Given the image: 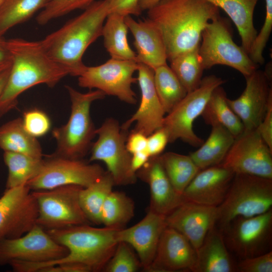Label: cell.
I'll return each instance as SVG.
<instances>
[{
    "label": "cell",
    "mask_w": 272,
    "mask_h": 272,
    "mask_svg": "<svg viewBox=\"0 0 272 272\" xmlns=\"http://www.w3.org/2000/svg\"><path fill=\"white\" fill-rule=\"evenodd\" d=\"M147 14L162 34L169 61L199 46L207 24L220 16L219 8L206 0H160Z\"/></svg>",
    "instance_id": "obj_1"
},
{
    "label": "cell",
    "mask_w": 272,
    "mask_h": 272,
    "mask_svg": "<svg viewBox=\"0 0 272 272\" xmlns=\"http://www.w3.org/2000/svg\"><path fill=\"white\" fill-rule=\"evenodd\" d=\"M12 64L5 88L0 96V117L15 108L18 97L29 88L39 84L54 87L70 75L67 69L55 61L40 41L22 38L6 40Z\"/></svg>",
    "instance_id": "obj_2"
},
{
    "label": "cell",
    "mask_w": 272,
    "mask_h": 272,
    "mask_svg": "<svg viewBox=\"0 0 272 272\" xmlns=\"http://www.w3.org/2000/svg\"><path fill=\"white\" fill-rule=\"evenodd\" d=\"M109 14L107 1H96L40 42L47 53L69 70L70 75L79 77L87 66L83 62V56L102 36L104 22Z\"/></svg>",
    "instance_id": "obj_3"
},
{
    "label": "cell",
    "mask_w": 272,
    "mask_h": 272,
    "mask_svg": "<svg viewBox=\"0 0 272 272\" xmlns=\"http://www.w3.org/2000/svg\"><path fill=\"white\" fill-rule=\"evenodd\" d=\"M118 230L98 228L82 224L47 230L50 236L64 246L68 253L59 259L42 263L19 261L15 265L17 272H37L40 268L64 263H79L93 271L103 270L113 254L118 241Z\"/></svg>",
    "instance_id": "obj_4"
},
{
    "label": "cell",
    "mask_w": 272,
    "mask_h": 272,
    "mask_svg": "<svg viewBox=\"0 0 272 272\" xmlns=\"http://www.w3.org/2000/svg\"><path fill=\"white\" fill-rule=\"evenodd\" d=\"M71 102V114L67 122L54 128L52 134L56 143L52 155L56 156L83 159L90 151L92 140L96 135L90 115L92 103L105 98L106 95L99 90L83 93L71 86H65Z\"/></svg>",
    "instance_id": "obj_5"
},
{
    "label": "cell",
    "mask_w": 272,
    "mask_h": 272,
    "mask_svg": "<svg viewBox=\"0 0 272 272\" xmlns=\"http://www.w3.org/2000/svg\"><path fill=\"white\" fill-rule=\"evenodd\" d=\"M271 206L272 179L235 174L225 198L217 207L216 225L222 230L237 217L259 215Z\"/></svg>",
    "instance_id": "obj_6"
},
{
    "label": "cell",
    "mask_w": 272,
    "mask_h": 272,
    "mask_svg": "<svg viewBox=\"0 0 272 272\" xmlns=\"http://www.w3.org/2000/svg\"><path fill=\"white\" fill-rule=\"evenodd\" d=\"M199 54L205 70L218 64L232 67L247 77L258 69L249 54L234 41L227 20L219 16L203 30Z\"/></svg>",
    "instance_id": "obj_7"
},
{
    "label": "cell",
    "mask_w": 272,
    "mask_h": 272,
    "mask_svg": "<svg viewBox=\"0 0 272 272\" xmlns=\"http://www.w3.org/2000/svg\"><path fill=\"white\" fill-rule=\"evenodd\" d=\"M96 134L98 139L90 149L89 162H104L115 185L134 184L138 178L131 167V154L126 148L128 130L121 128L116 119L110 117L96 128Z\"/></svg>",
    "instance_id": "obj_8"
},
{
    "label": "cell",
    "mask_w": 272,
    "mask_h": 272,
    "mask_svg": "<svg viewBox=\"0 0 272 272\" xmlns=\"http://www.w3.org/2000/svg\"><path fill=\"white\" fill-rule=\"evenodd\" d=\"M225 82L214 75L203 78L199 86L187 93L165 116L162 127L167 134L169 143L180 139L193 147L201 146L204 141L195 133L193 122L201 115L213 91Z\"/></svg>",
    "instance_id": "obj_9"
},
{
    "label": "cell",
    "mask_w": 272,
    "mask_h": 272,
    "mask_svg": "<svg viewBox=\"0 0 272 272\" xmlns=\"http://www.w3.org/2000/svg\"><path fill=\"white\" fill-rule=\"evenodd\" d=\"M82 188L67 185L32 191L38 207L37 224L46 230L91 224L80 204L79 193Z\"/></svg>",
    "instance_id": "obj_10"
},
{
    "label": "cell",
    "mask_w": 272,
    "mask_h": 272,
    "mask_svg": "<svg viewBox=\"0 0 272 272\" xmlns=\"http://www.w3.org/2000/svg\"><path fill=\"white\" fill-rule=\"evenodd\" d=\"M105 172L98 164L51 154L43 159L40 171L26 184L33 191L49 190L67 185L86 187Z\"/></svg>",
    "instance_id": "obj_11"
},
{
    "label": "cell",
    "mask_w": 272,
    "mask_h": 272,
    "mask_svg": "<svg viewBox=\"0 0 272 272\" xmlns=\"http://www.w3.org/2000/svg\"><path fill=\"white\" fill-rule=\"evenodd\" d=\"M220 230L229 250L241 259L264 254L271 250L272 210L237 217Z\"/></svg>",
    "instance_id": "obj_12"
},
{
    "label": "cell",
    "mask_w": 272,
    "mask_h": 272,
    "mask_svg": "<svg viewBox=\"0 0 272 272\" xmlns=\"http://www.w3.org/2000/svg\"><path fill=\"white\" fill-rule=\"evenodd\" d=\"M138 66L139 63L135 60L111 58L99 65L87 66L78 77V85L90 90H99L106 95L113 96L126 103L134 105L137 99L131 85L138 82L133 74Z\"/></svg>",
    "instance_id": "obj_13"
},
{
    "label": "cell",
    "mask_w": 272,
    "mask_h": 272,
    "mask_svg": "<svg viewBox=\"0 0 272 272\" xmlns=\"http://www.w3.org/2000/svg\"><path fill=\"white\" fill-rule=\"evenodd\" d=\"M67 249L56 242L41 226L35 225L24 235L0 242V265L14 261L42 263L64 257Z\"/></svg>",
    "instance_id": "obj_14"
},
{
    "label": "cell",
    "mask_w": 272,
    "mask_h": 272,
    "mask_svg": "<svg viewBox=\"0 0 272 272\" xmlns=\"http://www.w3.org/2000/svg\"><path fill=\"white\" fill-rule=\"evenodd\" d=\"M221 165L235 174L272 179V150L256 129H244L235 138Z\"/></svg>",
    "instance_id": "obj_15"
},
{
    "label": "cell",
    "mask_w": 272,
    "mask_h": 272,
    "mask_svg": "<svg viewBox=\"0 0 272 272\" xmlns=\"http://www.w3.org/2000/svg\"><path fill=\"white\" fill-rule=\"evenodd\" d=\"M37 217V201L27 184L5 189L0 197V242L24 235Z\"/></svg>",
    "instance_id": "obj_16"
},
{
    "label": "cell",
    "mask_w": 272,
    "mask_h": 272,
    "mask_svg": "<svg viewBox=\"0 0 272 272\" xmlns=\"http://www.w3.org/2000/svg\"><path fill=\"white\" fill-rule=\"evenodd\" d=\"M245 88L236 99L228 103L241 120L245 130L256 129L262 120L272 99L271 71L257 69L245 77Z\"/></svg>",
    "instance_id": "obj_17"
},
{
    "label": "cell",
    "mask_w": 272,
    "mask_h": 272,
    "mask_svg": "<svg viewBox=\"0 0 272 272\" xmlns=\"http://www.w3.org/2000/svg\"><path fill=\"white\" fill-rule=\"evenodd\" d=\"M196 261V250L189 240L176 230L167 226L147 271H193Z\"/></svg>",
    "instance_id": "obj_18"
},
{
    "label": "cell",
    "mask_w": 272,
    "mask_h": 272,
    "mask_svg": "<svg viewBox=\"0 0 272 272\" xmlns=\"http://www.w3.org/2000/svg\"><path fill=\"white\" fill-rule=\"evenodd\" d=\"M138 82L141 92L140 104L136 112L121 126L128 130L135 122L132 130L149 136L162 127L165 112L158 97L154 83V70L139 63Z\"/></svg>",
    "instance_id": "obj_19"
},
{
    "label": "cell",
    "mask_w": 272,
    "mask_h": 272,
    "mask_svg": "<svg viewBox=\"0 0 272 272\" xmlns=\"http://www.w3.org/2000/svg\"><path fill=\"white\" fill-rule=\"evenodd\" d=\"M217 207L186 201L166 217L167 226L184 235L196 250L216 225Z\"/></svg>",
    "instance_id": "obj_20"
},
{
    "label": "cell",
    "mask_w": 272,
    "mask_h": 272,
    "mask_svg": "<svg viewBox=\"0 0 272 272\" xmlns=\"http://www.w3.org/2000/svg\"><path fill=\"white\" fill-rule=\"evenodd\" d=\"M167 226L166 217L148 210L138 223L117 232L118 242L128 244L138 254L142 267L147 271L156 254L162 233Z\"/></svg>",
    "instance_id": "obj_21"
},
{
    "label": "cell",
    "mask_w": 272,
    "mask_h": 272,
    "mask_svg": "<svg viewBox=\"0 0 272 272\" xmlns=\"http://www.w3.org/2000/svg\"><path fill=\"white\" fill-rule=\"evenodd\" d=\"M136 174L137 178L150 187V202L148 210L166 217L186 201L171 184L160 155L151 157Z\"/></svg>",
    "instance_id": "obj_22"
},
{
    "label": "cell",
    "mask_w": 272,
    "mask_h": 272,
    "mask_svg": "<svg viewBox=\"0 0 272 272\" xmlns=\"http://www.w3.org/2000/svg\"><path fill=\"white\" fill-rule=\"evenodd\" d=\"M235 173L221 164L200 170L184 190L186 201L218 207L223 201Z\"/></svg>",
    "instance_id": "obj_23"
},
{
    "label": "cell",
    "mask_w": 272,
    "mask_h": 272,
    "mask_svg": "<svg viewBox=\"0 0 272 272\" xmlns=\"http://www.w3.org/2000/svg\"><path fill=\"white\" fill-rule=\"evenodd\" d=\"M124 21L134 39L133 44L137 52L136 61L153 70L166 64L165 44L156 24L148 18L137 22L129 15L124 17Z\"/></svg>",
    "instance_id": "obj_24"
},
{
    "label": "cell",
    "mask_w": 272,
    "mask_h": 272,
    "mask_svg": "<svg viewBox=\"0 0 272 272\" xmlns=\"http://www.w3.org/2000/svg\"><path fill=\"white\" fill-rule=\"evenodd\" d=\"M193 272H233L237 271L220 229L213 227L200 246L196 250Z\"/></svg>",
    "instance_id": "obj_25"
},
{
    "label": "cell",
    "mask_w": 272,
    "mask_h": 272,
    "mask_svg": "<svg viewBox=\"0 0 272 272\" xmlns=\"http://www.w3.org/2000/svg\"><path fill=\"white\" fill-rule=\"evenodd\" d=\"M222 9L236 26L241 40V47L249 54L257 31L253 23V14L258 0H206Z\"/></svg>",
    "instance_id": "obj_26"
},
{
    "label": "cell",
    "mask_w": 272,
    "mask_h": 272,
    "mask_svg": "<svg viewBox=\"0 0 272 272\" xmlns=\"http://www.w3.org/2000/svg\"><path fill=\"white\" fill-rule=\"evenodd\" d=\"M212 127L206 142L189 155L200 170L221 164L235 140L234 135L223 126L217 124Z\"/></svg>",
    "instance_id": "obj_27"
},
{
    "label": "cell",
    "mask_w": 272,
    "mask_h": 272,
    "mask_svg": "<svg viewBox=\"0 0 272 272\" xmlns=\"http://www.w3.org/2000/svg\"><path fill=\"white\" fill-rule=\"evenodd\" d=\"M226 93L222 86L212 92L201 114L207 124L220 125L227 129L235 138L244 130V125L229 106Z\"/></svg>",
    "instance_id": "obj_28"
},
{
    "label": "cell",
    "mask_w": 272,
    "mask_h": 272,
    "mask_svg": "<svg viewBox=\"0 0 272 272\" xmlns=\"http://www.w3.org/2000/svg\"><path fill=\"white\" fill-rule=\"evenodd\" d=\"M0 148L4 152L43 158L40 143L37 138L32 136L24 129L21 117L10 120L0 126Z\"/></svg>",
    "instance_id": "obj_29"
},
{
    "label": "cell",
    "mask_w": 272,
    "mask_h": 272,
    "mask_svg": "<svg viewBox=\"0 0 272 272\" xmlns=\"http://www.w3.org/2000/svg\"><path fill=\"white\" fill-rule=\"evenodd\" d=\"M125 17L115 13L108 15L102 32L104 45L111 58L136 61V53L127 41L128 29L124 21Z\"/></svg>",
    "instance_id": "obj_30"
},
{
    "label": "cell",
    "mask_w": 272,
    "mask_h": 272,
    "mask_svg": "<svg viewBox=\"0 0 272 272\" xmlns=\"http://www.w3.org/2000/svg\"><path fill=\"white\" fill-rule=\"evenodd\" d=\"M115 186L107 171L94 183L83 187L79 193L81 207L89 221L95 225L102 224L101 213L104 202Z\"/></svg>",
    "instance_id": "obj_31"
},
{
    "label": "cell",
    "mask_w": 272,
    "mask_h": 272,
    "mask_svg": "<svg viewBox=\"0 0 272 272\" xmlns=\"http://www.w3.org/2000/svg\"><path fill=\"white\" fill-rule=\"evenodd\" d=\"M51 0H2L0 4V38L12 28L43 9Z\"/></svg>",
    "instance_id": "obj_32"
},
{
    "label": "cell",
    "mask_w": 272,
    "mask_h": 272,
    "mask_svg": "<svg viewBox=\"0 0 272 272\" xmlns=\"http://www.w3.org/2000/svg\"><path fill=\"white\" fill-rule=\"evenodd\" d=\"M166 173L177 192L184 190L200 170L190 156L168 152L160 155Z\"/></svg>",
    "instance_id": "obj_33"
},
{
    "label": "cell",
    "mask_w": 272,
    "mask_h": 272,
    "mask_svg": "<svg viewBox=\"0 0 272 272\" xmlns=\"http://www.w3.org/2000/svg\"><path fill=\"white\" fill-rule=\"evenodd\" d=\"M155 88L166 114L169 113L187 92L167 64L154 70Z\"/></svg>",
    "instance_id": "obj_34"
},
{
    "label": "cell",
    "mask_w": 272,
    "mask_h": 272,
    "mask_svg": "<svg viewBox=\"0 0 272 272\" xmlns=\"http://www.w3.org/2000/svg\"><path fill=\"white\" fill-rule=\"evenodd\" d=\"M134 203L121 191H112L106 198L101 213L104 227L116 230L125 228L134 215Z\"/></svg>",
    "instance_id": "obj_35"
},
{
    "label": "cell",
    "mask_w": 272,
    "mask_h": 272,
    "mask_svg": "<svg viewBox=\"0 0 272 272\" xmlns=\"http://www.w3.org/2000/svg\"><path fill=\"white\" fill-rule=\"evenodd\" d=\"M43 159L20 153L4 152V160L8 169L5 189L26 184L40 171Z\"/></svg>",
    "instance_id": "obj_36"
},
{
    "label": "cell",
    "mask_w": 272,
    "mask_h": 272,
    "mask_svg": "<svg viewBox=\"0 0 272 272\" xmlns=\"http://www.w3.org/2000/svg\"><path fill=\"white\" fill-rule=\"evenodd\" d=\"M170 62L171 69L187 93L199 86L205 69L199 54V46L177 55Z\"/></svg>",
    "instance_id": "obj_37"
},
{
    "label": "cell",
    "mask_w": 272,
    "mask_h": 272,
    "mask_svg": "<svg viewBox=\"0 0 272 272\" xmlns=\"http://www.w3.org/2000/svg\"><path fill=\"white\" fill-rule=\"evenodd\" d=\"M96 0H51L36 17V21L43 25L53 19L79 9L85 10Z\"/></svg>",
    "instance_id": "obj_38"
},
{
    "label": "cell",
    "mask_w": 272,
    "mask_h": 272,
    "mask_svg": "<svg viewBox=\"0 0 272 272\" xmlns=\"http://www.w3.org/2000/svg\"><path fill=\"white\" fill-rule=\"evenodd\" d=\"M133 248L124 242L118 243L115 250L103 271L106 272H135L142 267Z\"/></svg>",
    "instance_id": "obj_39"
},
{
    "label": "cell",
    "mask_w": 272,
    "mask_h": 272,
    "mask_svg": "<svg viewBox=\"0 0 272 272\" xmlns=\"http://www.w3.org/2000/svg\"><path fill=\"white\" fill-rule=\"evenodd\" d=\"M265 2L266 13L264 23L257 34L249 54L251 60L258 65L264 62L263 51L272 30V0H265Z\"/></svg>",
    "instance_id": "obj_40"
},
{
    "label": "cell",
    "mask_w": 272,
    "mask_h": 272,
    "mask_svg": "<svg viewBox=\"0 0 272 272\" xmlns=\"http://www.w3.org/2000/svg\"><path fill=\"white\" fill-rule=\"evenodd\" d=\"M24 129L36 138L45 135L51 128V121L44 111L34 109L25 111L22 117Z\"/></svg>",
    "instance_id": "obj_41"
},
{
    "label": "cell",
    "mask_w": 272,
    "mask_h": 272,
    "mask_svg": "<svg viewBox=\"0 0 272 272\" xmlns=\"http://www.w3.org/2000/svg\"><path fill=\"white\" fill-rule=\"evenodd\" d=\"M236 268L237 271L240 272H272V251L241 259Z\"/></svg>",
    "instance_id": "obj_42"
},
{
    "label": "cell",
    "mask_w": 272,
    "mask_h": 272,
    "mask_svg": "<svg viewBox=\"0 0 272 272\" xmlns=\"http://www.w3.org/2000/svg\"><path fill=\"white\" fill-rule=\"evenodd\" d=\"M109 13H115L124 16L141 15L142 11L139 5L140 0H106Z\"/></svg>",
    "instance_id": "obj_43"
},
{
    "label": "cell",
    "mask_w": 272,
    "mask_h": 272,
    "mask_svg": "<svg viewBox=\"0 0 272 272\" xmlns=\"http://www.w3.org/2000/svg\"><path fill=\"white\" fill-rule=\"evenodd\" d=\"M168 143L167 134L162 127L148 136L147 150L150 157L161 155Z\"/></svg>",
    "instance_id": "obj_44"
},
{
    "label": "cell",
    "mask_w": 272,
    "mask_h": 272,
    "mask_svg": "<svg viewBox=\"0 0 272 272\" xmlns=\"http://www.w3.org/2000/svg\"><path fill=\"white\" fill-rule=\"evenodd\" d=\"M256 129L272 150V99L270 100L266 112Z\"/></svg>",
    "instance_id": "obj_45"
},
{
    "label": "cell",
    "mask_w": 272,
    "mask_h": 272,
    "mask_svg": "<svg viewBox=\"0 0 272 272\" xmlns=\"http://www.w3.org/2000/svg\"><path fill=\"white\" fill-rule=\"evenodd\" d=\"M147 136L142 132L131 130L128 134L126 148L131 154L147 150Z\"/></svg>",
    "instance_id": "obj_46"
},
{
    "label": "cell",
    "mask_w": 272,
    "mask_h": 272,
    "mask_svg": "<svg viewBox=\"0 0 272 272\" xmlns=\"http://www.w3.org/2000/svg\"><path fill=\"white\" fill-rule=\"evenodd\" d=\"M37 272H92L87 265L79 263L57 264L40 268Z\"/></svg>",
    "instance_id": "obj_47"
},
{
    "label": "cell",
    "mask_w": 272,
    "mask_h": 272,
    "mask_svg": "<svg viewBox=\"0 0 272 272\" xmlns=\"http://www.w3.org/2000/svg\"><path fill=\"white\" fill-rule=\"evenodd\" d=\"M12 64V57L6 45V40L0 38V74L9 69Z\"/></svg>",
    "instance_id": "obj_48"
},
{
    "label": "cell",
    "mask_w": 272,
    "mask_h": 272,
    "mask_svg": "<svg viewBox=\"0 0 272 272\" xmlns=\"http://www.w3.org/2000/svg\"><path fill=\"white\" fill-rule=\"evenodd\" d=\"M150 156L147 150L131 154V167L136 172L149 159Z\"/></svg>",
    "instance_id": "obj_49"
},
{
    "label": "cell",
    "mask_w": 272,
    "mask_h": 272,
    "mask_svg": "<svg viewBox=\"0 0 272 272\" xmlns=\"http://www.w3.org/2000/svg\"><path fill=\"white\" fill-rule=\"evenodd\" d=\"M160 1V0H140L139 5L142 11L144 10H148Z\"/></svg>",
    "instance_id": "obj_50"
},
{
    "label": "cell",
    "mask_w": 272,
    "mask_h": 272,
    "mask_svg": "<svg viewBox=\"0 0 272 272\" xmlns=\"http://www.w3.org/2000/svg\"><path fill=\"white\" fill-rule=\"evenodd\" d=\"M10 67L0 74V96L5 88L10 73Z\"/></svg>",
    "instance_id": "obj_51"
},
{
    "label": "cell",
    "mask_w": 272,
    "mask_h": 272,
    "mask_svg": "<svg viewBox=\"0 0 272 272\" xmlns=\"http://www.w3.org/2000/svg\"><path fill=\"white\" fill-rule=\"evenodd\" d=\"M2 1V0H0V4H1V3Z\"/></svg>",
    "instance_id": "obj_52"
}]
</instances>
